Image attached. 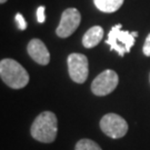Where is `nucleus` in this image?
<instances>
[{"instance_id":"obj_9","label":"nucleus","mask_w":150,"mask_h":150,"mask_svg":"<svg viewBox=\"0 0 150 150\" xmlns=\"http://www.w3.org/2000/svg\"><path fill=\"white\" fill-rule=\"evenodd\" d=\"M103 29L99 26H93L88 29L82 38V45L85 48H93L102 40Z\"/></svg>"},{"instance_id":"obj_6","label":"nucleus","mask_w":150,"mask_h":150,"mask_svg":"<svg viewBox=\"0 0 150 150\" xmlns=\"http://www.w3.org/2000/svg\"><path fill=\"white\" fill-rule=\"evenodd\" d=\"M68 71L71 80L77 83H83L87 80L89 74V66L86 56L82 54H69Z\"/></svg>"},{"instance_id":"obj_15","label":"nucleus","mask_w":150,"mask_h":150,"mask_svg":"<svg viewBox=\"0 0 150 150\" xmlns=\"http://www.w3.org/2000/svg\"><path fill=\"white\" fill-rule=\"evenodd\" d=\"M5 2H7V0H0V4H5Z\"/></svg>"},{"instance_id":"obj_4","label":"nucleus","mask_w":150,"mask_h":150,"mask_svg":"<svg viewBox=\"0 0 150 150\" xmlns=\"http://www.w3.org/2000/svg\"><path fill=\"white\" fill-rule=\"evenodd\" d=\"M100 129L108 137L119 139L126 136L128 131V123L117 113H107L100 120Z\"/></svg>"},{"instance_id":"obj_8","label":"nucleus","mask_w":150,"mask_h":150,"mask_svg":"<svg viewBox=\"0 0 150 150\" xmlns=\"http://www.w3.org/2000/svg\"><path fill=\"white\" fill-rule=\"evenodd\" d=\"M28 54L31 57V59L41 64L46 66L50 61V54H49L48 49L46 47V45L40 40V39H32L28 43Z\"/></svg>"},{"instance_id":"obj_12","label":"nucleus","mask_w":150,"mask_h":150,"mask_svg":"<svg viewBox=\"0 0 150 150\" xmlns=\"http://www.w3.org/2000/svg\"><path fill=\"white\" fill-rule=\"evenodd\" d=\"M15 21H16L17 27L19 28L20 30H25L27 28V22L25 20V18L21 13H17L16 17H15Z\"/></svg>"},{"instance_id":"obj_10","label":"nucleus","mask_w":150,"mask_h":150,"mask_svg":"<svg viewBox=\"0 0 150 150\" xmlns=\"http://www.w3.org/2000/svg\"><path fill=\"white\" fill-rule=\"evenodd\" d=\"M123 1L125 0H93V4L97 7V9H99L102 12L111 13L120 9Z\"/></svg>"},{"instance_id":"obj_13","label":"nucleus","mask_w":150,"mask_h":150,"mask_svg":"<svg viewBox=\"0 0 150 150\" xmlns=\"http://www.w3.org/2000/svg\"><path fill=\"white\" fill-rule=\"evenodd\" d=\"M45 7L43 6H40L37 9V20L39 23H43L46 21V16H45Z\"/></svg>"},{"instance_id":"obj_1","label":"nucleus","mask_w":150,"mask_h":150,"mask_svg":"<svg viewBox=\"0 0 150 150\" xmlns=\"http://www.w3.org/2000/svg\"><path fill=\"white\" fill-rule=\"evenodd\" d=\"M58 132V120L54 112L43 111L32 122L30 134L33 139L43 144L54 141Z\"/></svg>"},{"instance_id":"obj_5","label":"nucleus","mask_w":150,"mask_h":150,"mask_svg":"<svg viewBox=\"0 0 150 150\" xmlns=\"http://www.w3.org/2000/svg\"><path fill=\"white\" fill-rule=\"evenodd\" d=\"M119 78L116 71L105 70L97 76L91 83V91L96 96H107L111 93L118 86Z\"/></svg>"},{"instance_id":"obj_2","label":"nucleus","mask_w":150,"mask_h":150,"mask_svg":"<svg viewBox=\"0 0 150 150\" xmlns=\"http://www.w3.org/2000/svg\"><path fill=\"white\" fill-rule=\"evenodd\" d=\"M1 80L12 89H21L29 82V74L16 60L6 58L0 61Z\"/></svg>"},{"instance_id":"obj_14","label":"nucleus","mask_w":150,"mask_h":150,"mask_svg":"<svg viewBox=\"0 0 150 150\" xmlns=\"http://www.w3.org/2000/svg\"><path fill=\"white\" fill-rule=\"evenodd\" d=\"M142 52H144L145 56L150 57V33L147 36V38H146L145 45H144V47H142Z\"/></svg>"},{"instance_id":"obj_7","label":"nucleus","mask_w":150,"mask_h":150,"mask_svg":"<svg viewBox=\"0 0 150 150\" xmlns=\"http://www.w3.org/2000/svg\"><path fill=\"white\" fill-rule=\"evenodd\" d=\"M81 21V15L80 12L77 10L76 8H68L62 12L60 23L56 33L60 38H67L71 36L74 32L79 27Z\"/></svg>"},{"instance_id":"obj_3","label":"nucleus","mask_w":150,"mask_h":150,"mask_svg":"<svg viewBox=\"0 0 150 150\" xmlns=\"http://www.w3.org/2000/svg\"><path fill=\"white\" fill-rule=\"evenodd\" d=\"M122 25L118 23L113 26L108 33V39L106 43L110 46L111 50L117 51L120 57H123L126 54L130 52L131 47L134 45L136 38L138 37V32L128 30H122Z\"/></svg>"},{"instance_id":"obj_11","label":"nucleus","mask_w":150,"mask_h":150,"mask_svg":"<svg viewBox=\"0 0 150 150\" xmlns=\"http://www.w3.org/2000/svg\"><path fill=\"white\" fill-rule=\"evenodd\" d=\"M75 150H102L100 146L93 140L81 139L76 144Z\"/></svg>"}]
</instances>
